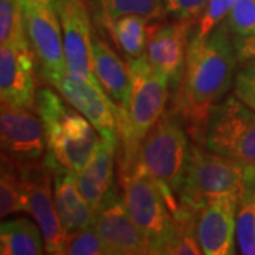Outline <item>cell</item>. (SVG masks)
Returning a JSON list of instances; mask_svg holds the SVG:
<instances>
[{
    "label": "cell",
    "instance_id": "1",
    "mask_svg": "<svg viewBox=\"0 0 255 255\" xmlns=\"http://www.w3.org/2000/svg\"><path fill=\"white\" fill-rule=\"evenodd\" d=\"M237 53L234 38L223 21L206 38H191L173 111L189 125L197 140L211 111L234 85Z\"/></svg>",
    "mask_w": 255,
    "mask_h": 255
},
{
    "label": "cell",
    "instance_id": "2",
    "mask_svg": "<svg viewBox=\"0 0 255 255\" xmlns=\"http://www.w3.org/2000/svg\"><path fill=\"white\" fill-rule=\"evenodd\" d=\"M130 90L128 105L119 112V176L130 172L137 152L149 130L163 115L169 100V80L159 73L147 57L128 60Z\"/></svg>",
    "mask_w": 255,
    "mask_h": 255
},
{
    "label": "cell",
    "instance_id": "3",
    "mask_svg": "<svg viewBox=\"0 0 255 255\" xmlns=\"http://www.w3.org/2000/svg\"><path fill=\"white\" fill-rule=\"evenodd\" d=\"M60 95L47 87L37 88L36 111L46 133V162L78 172L90 163L101 137L91 122Z\"/></svg>",
    "mask_w": 255,
    "mask_h": 255
},
{
    "label": "cell",
    "instance_id": "4",
    "mask_svg": "<svg viewBox=\"0 0 255 255\" xmlns=\"http://www.w3.org/2000/svg\"><path fill=\"white\" fill-rule=\"evenodd\" d=\"M180 119L174 111H164L143 139L133 166L155 179L174 214L180 207L177 196L186 176L191 147Z\"/></svg>",
    "mask_w": 255,
    "mask_h": 255
},
{
    "label": "cell",
    "instance_id": "5",
    "mask_svg": "<svg viewBox=\"0 0 255 255\" xmlns=\"http://www.w3.org/2000/svg\"><path fill=\"white\" fill-rule=\"evenodd\" d=\"M248 190L255 191V172L207 147L193 145L186 176L177 200L179 206L197 210L210 199L236 196L241 199Z\"/></svg>",
    "mask_w": 255,
    "mask_h": 255
},
{
    "label": "cell",
    "instance_id": "6",
    "mask_svg": "<svg viewBox=\"0 0 255 255\" xmlns=\"http://www.w3.org/2000/svg\"><path fill=\"white\" fill-rule=\"evenodd\" d=\"M122 200L129 216L150 243L152 254H162L174 230L176 214L162 187L139 167L119 176Z\"/></svg>",
    "mask_w": 255,
    "mask_h": 255
},
{
    "label": "cell",
    "instance_id": "7",
    "mask_svg": "<svg viewBox=\"0 0 255 255\" xmlns=\"http://www.w3.org/2000/svg\"><path fill=\"white\" fill-rule=\"evenodd\" d=\"M201 143L255 172V111L228 95L211 111Z\"/></svg>",
    "mask_w": 255,
    "mask_h": 255
},
{
    "label": "cell",
    "instance_id": "8",
    "mask_svg": "<svg viewBox=\"0 0 255 255\" xmlns=\"http://www.w3.org/2000/svg\"><path fill=\"white\" fill-rule=\"evenodd\" d=\"M23 13L28 43L38 65V75L50 85H54L68 73L58 9L38 6L23 9Z\"/></svg>",
    "mask_w": 255,
    "mask_h": 255
},
{
    "label": "cell",
    "instance_id": "9",
    "mask_svg": "<svg viewBox=\"0 0 255 255\" xmlns=\"http://www.w3.org/2000/svg\"><path fill=\"white\" fill-rule=\"evenodd\" d=\"M26 196V213H30L41 228L46 253L57 254L64 240V231L55 209L51 180L54 173L46 159L18 166Z\"/></svg>",
    "mask_w": 255,
    "mask_h": 255
},
{
    "label": "cell",
    "instance_id": "10",
    "mask_svg": "<svg viewBox=\"0 0 255 255\" xmlns=\"http://www.w3.org/2000/svg\"><path fill=\"white\" fill-rule=\"evenodd\" d=\"M0 142L1 156L17 166L43 160L46 133L37 111L1 104Z\"/></svg>",
    "mask_w": 255,
    "mask_h": 255
},
{
    "label": "cell",
    "instance_id": "11",
    "mask_svg": "<svg viewBox=\"0 0 255 255\" xmlns=\"http://www.w3.org/2000/svg\"><path fill=\"white\" fill-rule=\"evenodd\" d=\"M57 9L63 26L64 51L68 74L102 88L94 71L92 28L85 0H58Z\"/></svg>",
    "mask_w": 255,
    "mask_h": 255
},
{
    "label": "cell",
    "instance_id": "12",
    "mask_svg": "<svg viewBox=\"0 0 255 255\" xmlns=\"http://www.w3.org/2000/svg\"><path fill=\"white\" fill-rule=\"evenodd\" d=\"M55 90L88 119L108 145L118 152L119 110L102 88L67 73L55 82Z\"/></svg>",
    "mask_w": 255,
    "mask_h": 255
},
{
    "label": "cell",
    "instance_id": "13",
    "mask_svg": "<svg viewBox=\"0 0 255 255\" xmlns=\"http://www.w3.org/2000/svg\"><path fill=\"white\" fill-rule=\"evenodd\" d=\"M92 226L108 247L111 255L152 254L149 240L129 216L115 186L94 213Z\"/></svg>",
    "mask_w": 255,
    "mask_h": 255
},
{
    "label": "cell",
    "instance_id": "14",
    "mask_svg": "<svg viewBox=\"0 0 255 255\" xmlns=\"http://www.w3.org/2000/svg\"><path fill=\"white\" fill-rule=\"evenodd\" d=\"M193 26L194 23L190 21L173 20L172 23H153L147 28L146 57L169 80L173 91L182 80Z\"/></svg>",
    "mask_w": 255,
    "mask_h": 255
},
{
    "label": "cell",
    "instance_id": "15",
    "mask_svg": "<svg viewBox=\"0 0 255 255\" xmlns=\"http://www.w3.org/2000/svg\"><path fill=\"white\" fill-rule=\"evenodd\" d=\"M238 203L236 196H221L210 199L197 210L196 230L203 254H236Z\"/></svg>",
    "mask_w": 255,
    "mask_h": 255
},
{
    "label": "cell",
    "instance_id": "16",
    "mask_svg": "<svg viewBox=\"0 0 255 255\" xmlns=\"http://www.w3.org/2000/svg\"><path fill=\"white\" fill-rule=\"evenodd\" d=\"M1 104L36 110V58L31 47H0Z\"/></svg>",
    "mask_w": 255,
    "mask_h": 255
},
{
    "label": "cell",
    "instance_id": "17",
    "mask_svg": "<svg viewBox=\"0 0 255 255\" xmlns=\"http://www.w3.org/2000/svg\"><path fill=\"white\" fill-rule=\"evenodd\" d=\"M92 60L94 71L100 85L119 112L127 108L130 90L129 64L119 57L114 48L100 36L92 34Z\"/></svg>",
    "mask_w": 255,
    "mask_h": 255
},
{
    "label": "cell",
    "instance_id": "18",
    "mask_svg": "<svg viewBox=\"0 0 255 255\" xmlns=\"http://www.w3.org/2000/svg\"><path fill=\"white\" fill-rule=\"evenodd\" d=\"M54 173V200L64 234H71L92 226L94 211L82 197L71 170L50 166Z\"/></svg>",
    "mask_w": 255,
    "mask_h": 255
},
{
    "label": "cell",
    "instance_id": "19",
    "mask_svg": "<svg viewBox=\"0 0 255 255\" xmlns=\"http://www.w3.org/2000/svg\"><path fill=\"white\" fill-rule=\"evenodd\" d=\"M117 150L112 149L104 139L91 157L90 163L78 172H73L82 197L95 213L107 194L114 187V164Z\"/></svg>",
    "mask_w": 255,
    "mask_h": 255
},
{
    "label": "cell",
    "instance_id": "20",
    "mask_svg": "<svg viewBox=\"0 0 255 255\" xmlns=\"http://www.w3.org/2000/svg\"><path fill=\"white\" fill-rule=\"evenodd\" d=\"M41 230V228H40ZM33 221L24 217L6 220L0 228V254L38 255L44 254L43 233Z\"/></svg>",
    "mask_w": 255,
    "mask_h": 255
},
{
    "label": "cell",
    "instance_id": "21",
    "mask_svg": "<svg viewBox=\"0 0 255 255\" xmlns=\"http://www.w3.org/2000/svg\"><path fill=\"white\" fill-rule=\"evenodd\" d=\"M149 20L139 14H127L107 24L117 46L128 60L146 54Z\"/></svg>",
    "mask_w": 255,
    "mask_h": 255
},
{
    "label": "cell",
    "instance_id": "22",
    "mask_svg": "<svg viewBox=\"0 0 255 255\" xmlns=\"http://www.w3.org/2000/svg\"><path fill=\"white\" fill-rule=\"evenodd\" d=\"M26 211L24 184L17 164L1 156L0 174V216L4 219L11 214Z\"/></svg>",
    "mask_w": 255,
    "mask_h": 255
},
{
    "label": "cell",
    "instance_id": "23",
    "mask_svg": "<svg viewBox=\"0 0 255 255\" xmlns=\"http://www.w3.org/2000/svg\"><path fill=\"white\" fill-rule=\"evenodd\" d=\"M0 44L30 46L24 13L18 0H0Z\"/></svg>",
    "mask_w": 255,
    "mask_h": 255
},
{
    "label": "cell",
    "instance_id": "24",
    "mask_svg": "<svg viewBox=\"0 0 255 255\" xmlns=\"http://www.w3.org/2000/svg\"><path fill=\"white\" fill-rule=\"evenodd\" d=\"M102 18L105 24L127 16L139 14L149 21H155L164 16L162 0H100Z\"/></svg>",
    "mask_w": 255,
    "mask_h": 255
},
{
    "label": "cell",
    "instance_id": "25",
    "mask_svg": "<svg viewBox=\"0 0 255 255\" xmlns=\"http://www.w3.org/2000/svg\"><path fill=\"white\" fill-rule=\"evenodd\" d=\"M236 240L241 254L255 255V191H246L240 199Z\"/></svg>",
    "mask_w": 255,
    "mask_h": 255
},
{
    "label": "cell",
    "instance_id": "26",
    "mask_svg": "<svg viewBox=\"0 0 255 255\" xmlns=\"http://www.w3.org/2000/svg\"><path fill=\"white\" fill-rule=\"evenodd\" d=\"M58 255H111L94 226L65 234Z\"/></svg>",
    "mask_w": 255,
    "mask_h": 255
},
{
    "label": "cell",
    "instance_id": "27",
    "mask_svg": "<svg viewBox=\"0 0 255 255\" xmlns=\"http://www.w3.org/2000/svg\"><path fill=\"white\" fill-rule=\"evenodd\" d=\"M237 1L238 0H210L207 7L194 24L196 27L191 33V38H206L214 28L226 20L230 10L234 7Z\"/></svg>",
    "mask_w": 255,
    "mask_h": 255
},
{
    "label": "cell",
    "instance_id": "28",
    "mask_svg": "<svg viewBox=\"0 0 255 255\" xmlns=\"http://www.w3.org/2000/svg\"><path fill=\"white\" fill-rule=\"evenodd\" d=\"M224 23L234 36L255 34V0H238Z\"/></svg>",
    "mask_w": 255,
    "mask_h": 255
},
{
    "label": "cell",
    "instance_id": "29",
    "mask_svg": "<svg viewBox=\"0 0 255 255\" xmlns=\"http://www.w3.org/2000/svg\"><path fill=\"white\" fill-rule=\"evenodd\" d=\"M210 0H162L164 14L173 20L197 23Z\"/></svg>",
    "mask_w": 255,
    "mask_h": 255
},
{
    "label": "cell",
    "instance_id": "30",
    "mask_svg": "<svg viewBox=\"0 0 255 255\" xmlns=\"http://www.w3.org/2000/svg\"><path fill=\"white\" fill-rule=\"evenodd\" d=\"M234 95L255 111V60L244 61L234 78Z\"/></svg>",
    "mask_w": 255,
    "mask_h": 255
},
{
    "label": "cell",
    "instance_id": "31",
    "mask_svg": "<svg viewBox=\"0 0 255 255\" xmlns=\"http://www.w3.org/2000/svg\"><path fill=\"white\" fill-rule=\"evenodd\" d=\"M234 46L240 63L255 60V34L251 36H234Z\"/></svg>",
    "mask_w": 255,
    "mask_h": 255
},
{
    "label": "cell",
    "instance_id": "32",
    "mask_svg": "<svg viewBox=\"0 0 255 255\" xmlns=\"http://www.w3.org/2000/svg\"><path fill=\"white\" fill-rule=\"evenodd\" d=\"M23 9L28 7H38V6H46V7H57L58 0H18Z\"/></svg>",
    "mask_w": 255,
    "mask_h": 255
}]
</instances>
